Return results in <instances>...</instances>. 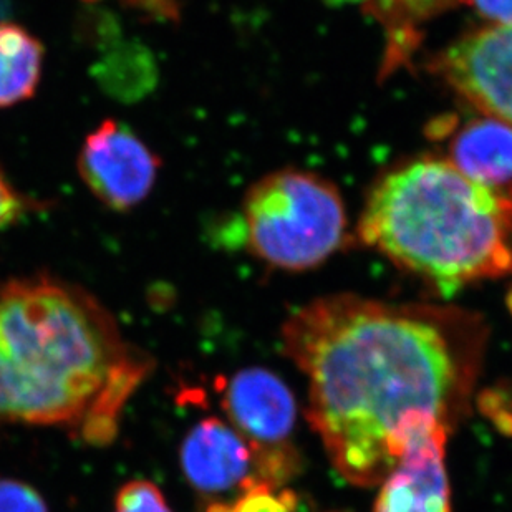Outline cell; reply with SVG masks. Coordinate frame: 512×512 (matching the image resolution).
<instances>
[{
    "label": "cell",
    "mask_w": 512,
    "mask_h": 512,
    "mask_svg": "<svg viewBox=\"0 0 512 512\" xmlns=\"http://www.w3.org/2000/svg\"><path fill=\"white\" fill-rule=\"evenodd\" d=\"M488 334L481 315L459 307L335 294L295 310L282 345L307 377L305 415L334 468L372 488L397 466L408 416L453 431L468 415Z\"/></svg>",
    "instance_id": "cell-1"
},
{
    "label": "cell",
    "mask_w": 512,
    "mask_h": 512,
    "mask_svg": "<svg viewBox=\"0 0 512 512\" xmlns=\"http://www.w3.org/2000/svg\"><path fill=\"white\" fill-rule=\"evenodd\" d=\"M135 358L85 290L52 277L0 285V421L80 426Z\"/></svg>",
    "instance_id": "cell-2"
},
{
    "label": "cell",
    "mask_w": 512,
    "mask_h": 512,
    "mask_svg": "<svg viewBox=\"0 0 512 512\" xmlns=\"http://www.w3.org/2000/svg\"><path fill=\"white\" fill-rule=\"evenodd\" d=\"M358 237L440 294L512 274V188L421 158L373 186Z\"/></svg>",
    "instance_id": "cell-3"
},
{
    "label": "cell",
    "mask_w": 512,
    "mask_h": 512,
    "mask_svg": "<svg viewBox=\"0 0 512 512\" xmlns=\"http://www.w3.org/2000/svg\"><path fill=\"white\" fill-rule=\"evenodd\" d=\"M239 226L251 254L284 271L314 269L348 241L339 189L309 171L281 170L257 181Z\"/></svg>",
    "instance_id": "cell-4"
},
{
    "label": "cell",
    "mask_w": 512,
    "mask_h": 512,
    "mask_svg": "<svg viewBox=\"0 0 512 512\" xmlns=\"http://www.w3.org/2000/svg\"><path fill=\"white\" fill-rule=\"evenodd\" d=\"M221 397L234 430L251 446L254 478L281 488L300 469L292 445L297 405L289 387L266 368H246L223 383Z\"/></svg>",
    "instance_id": "cell-5"
},
{
    "label": "cell",
    "mask_w": 512,
    "mask_h": 512,
    "mask_svg": "<svg viewBox=\"0 0 512 512\" xmlns=\"http://www.w3.org/2000/svg\"><path fill=\"white\" fill-rule=\"evenodd\" d=\"M451 430L426 413L408 416L397 433L400 459L383 479L375 512H451L446 443Z\"/></svg>",
    "instance_id": "cell-6"
},
{
    "label": "cell",
    "mask_w": 512,
    "mask_h": 512,
    "mask_svg": "<svg viewBox=\"0 0 512 512\" xmlns=\"http://www.w3.org/2000/svg\"><path fill=\"white\" fill-rule=\"evenodd\" d=\"M428 65L469 105L512 126V24L474 30Z\"/></svg>",
    "instance_id": "cell-7"
},
{
    "label": "cell",
    "mask_w": 512,
    "mask_h": 512,
    "mask_svg": "<svg viewBox=\"0 0 512 512\" xmlns=\"http://www.w3.org/2000/svg\"><path fill=\"white\" fill-rule=\"evenodd\" d=\"M77 166L93 196L107 208L123 213L148 198L161 160L135 131L107 120L87 136Z\"/></svg>",
    "instance_id": "cell-8"
},
{
    "label": "cell",
    "mask_w": 512,
    "mask_h": 512,
    "mask_svg": "<svg viewBox=\"0 0 512 512\" xmlns=\"http://www.w3.org/2000/svg\"><path fill=\"white\" fill-rule=\"evenodd\" d=\"M184 476L201 493L219 494L242 488L254 478L251 446L219 418L199 421L181 446Z\"/></svg>",
    "instance_id": "cell-9"
},
{
    "label": "cell",
    "mask_w": 512,
    "mask_h": 512,
    "mask_svg": "<svg viewBox=\"0 0 512 512\" xmlns=\"http://www.w3.org/2000/svg\"><path fill=\"white\" fill-rule=\"evenodd\" d=\"M464 4L468 0H363V10L385 35L383 77L411 62L431 20Z\"/></svg>",
    "instance_id": "cell-10"
},
{
    "label": "cell",
    "mask_w": 512,
    "mask_h": 512,
    "mask_svg": "<svg viewBox=\"0 0 512 512\" xmlns=\"http://www.w3.org/2000/svg\"><path fill=\"white\" fill-rule=\"evenodd\" d=\"M448 161L474 181L508 186L512 181V126L486 115L469 121L451 141Z\"/></svg>",
    "instance_id": "cell-11"
},
{
    "label": "cell",
    "mask_w": 512,
    "mask_h": 512,
    "mask_svg": "<svg viewBox=\"0 0 512 512\" xmlns=\"http://www.w3.org/2000/svg\"><path fill=\"white\" fill-rule=\"evenodd\" d=\"M44 45L22 25L0 22V108L34 97L44 68Z\"/></svg>",
    "instance_id": "cell-12"
},
{
    "label": "cell",
    "mask_w": 512,
    "mask_h": 512,
    "mask_svg": "<svg viewBox=\"0 0 512 512\" xmlns=\"http://www.w3.org/2000/svg\"><path fill=\"white\" fill-rule=\"evenodd\" d=\"M239 491L234 503H214L206 512H295L299 503L289 489H279L256 478L242 484Z\"/></svg>",
    "instance_id": "cell-13"
},
{
    "label": "cell",
    "mask_w": 512,
    "mask_h": 512,
    "mask_svg": "<svg viewBox=\"0 0 512 512\" xmlns=\"http://www.w3.org/2000/svg\"><path fill=\"white\" fill-rule=\"evenodd\" d=\"M115 512H171V509L156 484L136 479L116 494Z\"/></svg>",
    "instance_id": "cell-14"
},
{
    "label": "cell",
    "mask_w": 512,
    "mask_h": 512,
    "mask_svg": "<svg viewBox=\"0 0 512 512\" xmlns=\"http://www.w3.org/2000/svg\"><path fill=\"white\" fill-rule=\"evenodd\" d=\"M0 512H49L35 489L14 479H0Z\"/></svg>",
    "instance_id": "cell-15"
},
{
    "label": "cell",
    "mask_w": 512,
    "mask_h": 512,
    "mask_svg": "<svg viewBox=\"0 0 512 512\" xmlns=\"http://www.w3.org/2000/svg\"><path fill=\"white\" fill-rule=\"evenodd\" d=\"M27 211V201L15 191L0 171V231L17 223Z\"/></svg>",
    "instance_id": "cell-16"
},
{
    "label": "cell",
    "mask_w": 512,
    "mask_h": 512,
    "mask_svg": "<svg viewBox=\"0 0 512 512\" xmlns=\"http://www.w3.org/2000/svg\"><path fill=\"white\" fill-rule=\"evenodd\" d=\"M489 25L512 24V0H468Z\"/></svg>",
    "instance_id": "cell-17"
}]
</instances>
